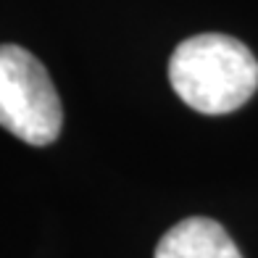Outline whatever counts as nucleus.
I'll return each mask as SVG.
<instances>
[{
	"instance_id": "nucleus-2",
	"label": "nucleus",
	"mask_w": 258,
	"mask_h": 258,
	"mask_svg": "<svg viewBox=\"0 0 258 258\" xmlns=\"http://www.w3.org/2000/svg\"><path fill=\"white\" fill-rule=\"evenodd\" d=\"M0 126L29 145H50L63 126L48 69L19 45H0Z\"/></svg>"
},
{
	"instance_id": "nucleus-3",
	"label": "nucleus",
	"mask_w": 258,
	"mask_h": 258,
	"mask_svg": "<svg viewBox=\"0 0 258 258\" xmlns=\"http://www.w3.org/2000/svg\"><path fill=\"white\" fill-rule=\"evenodd\" d=\"M156 258H242V253L219 221L190 216L161 237Z\"/></svg>"
},
{
	"instance_id": "nucleus-1",
	"label": "nucleus",
	"mask_w": 258,
	"mask_h": 258,
	"mask_svg": "<svg viewBox=\"0 0 258 258\" xmlns=\"http://www.w3.org/2000/svg\"><path fill=\"white\" fill-rule=\"evenodd\" d=\"M169 82L190 108L221 116L253 98L258 61L229 34H195L171 53Z\"/></svg>"
}]
</instances>
